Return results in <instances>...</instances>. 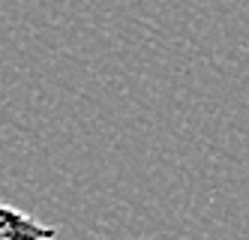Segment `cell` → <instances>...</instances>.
I'll return each mask as SVG.
<instances>
[{"instance_id": "1", "label": "cell", "mask_w": 249, "mask_h": 240, "mask_svg": "<svg viewBox=\"0 0 249 240\" xmlns=\"http://www.w3.org/2000/svg\"><path fill=\"white\" fill-rule=\"evenodd\" d=\"M57 228L36 222L30 213L15 210L9 204L0 207V240H54Z\"/></svg>"}]
</instances>
